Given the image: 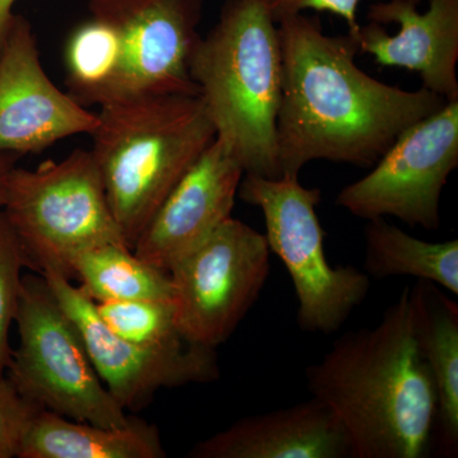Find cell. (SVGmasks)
Returning a JSON list of instances; mask_svg holds the SVG:
<instances>
[{
	"instance_id": "obj_3",
	"label": "cell",
	"mask_w": 458,
	"mask_h": 458,
	"mask_svg": "<svg viewBox=\"0 0 458 458\" xmlns=\"http://www.w3.org/2000/svg\"><path fill=\"white\" fill-rule=\"evenodd\" d=\"M208 114L245 174L280 177L276 119L283 87L278 25L264 0H227L190 60Z\"/></svg>"
},
{
	"instance_id": "obj_17",
	"label": "cell",
	"mask_w": 458,
	"mask_h": 458,
	"mask_svg": "<svg viewBox=\"0 0 458 458\" xmlns=\"http://www.w3.org/2000/svg\"><path fill=\"white\" fill-rule=\"evenodd\" d=\"M158 428L131 417L122 427H101L40 409L27 428L20 458H165Z\"/></svg>"
},
{
	"instance_id": "obj_20",
	"label": "cell",
	"mask_w": 458,
	"mask_h": 458,
	"mask_svg": "<svg viewBox=\"0 0 458 458\" xmlns=\"http://www.w3.org/2000/svg\"><path fill=\"white\" fill-rule=\"evenodd\" d=\"M122 40L101 18L78 27L66 45L65 63L72 98L80 104L106 101L122 66Z\"/></svg>"
},
{
	"instance_id": "obj_26",
	"label": "cell",
	"mask_w": 458,
	"mask_h": 458,
	"mask_svg": "<svg viewBox=\"0 0 458 458\" xmlns=\"http://www.w3.org/2000/svg\"><path fill=\"white\" fill-rule=\"evenodd\" d=\"M17 0H0V47H2L3 41H4L5 35L9 26H11L12 20H13V9L14 3Z\"/></svg>"
},
{
	"instance_id": "obj_21",
	"label": "cell",
	"mask_w": 458,
	"mask_h": 458,
	"mask_svg": "<svg viewBox=\"0 0 458 458\" xmlns=\"http://www.w3.org/2000/svg\"><path fill=\"white\" fill-rule=\"evenodd\" d=\"M99 318L116 335L146 346L186 342L172 301L138 300L96 303ZM189 342V340H188Z\"/></svg>"
},
{
	"instance_id": "obj_5",
	"label": "cell",
	"mask_w": 458,
	"mask_h": 458,
	"mask_svg": "<svg viewBox=\"0 0 458 458\" xmlns=\"http://www.w3.org/2000/svg\"><path fill=\"white\" fill-rule=\"evenodd\" d=\"M2 210L27 269L40 276L56 273L73 280L72 262L81 252L126 245L90 150H74L33 171L14 167Z\"/></svg>"
},
{
	"instance_id": "obj_8",
	"label": "cell",
	"mask_w": 458,
	"mask_h": 458,
	"mask_svg": "<svg viewBox=\"0 0 458 458\" xmlns=\"http://www.w3.org/2000/svg\"><path fill=\"white\" fill-rule=\"evenodd\" d=\"M264 233L229 216L170 270L177 327L189 342L216 349L260 297L270 276Z\"/></svg>"
},
{
	"instance_id": "obj_12",
	"label": "cell",
	"mask_w": 458,
	"mask_h": 458,
	"mask_svg": "<svg viewBox=\"0 0 458 458\" xmlns=\"http://www.w3.org/2000/svg\"><path fill=\"white\" fill-rule=\"evenodd\" d=\"M98 123V114L51 82L31 25L14 16L0 47V155L41 152Z\"/></svg>"
},
{
	"instance_id": "obj_11",
	"label": "cell",
	"mask_w": 458,
	"mask_h": 458,
	"mask_svg": "<svg viewBox=\"0 0 458 458\" xmlns=\"http://www.w3.org/2000/svg\"><path fill=\"white\" fill-rule=\"evenodd\" d=\"M201 5L203 0H92V16L113 25L122 40V66L105 102L159 93L199 95L190 60L200 38Z\"/></svg>"
},
{
	"instance_id": "obj_7",
	"label": "cell",
	"mask_w": 458,
	"mask_h": 458,
	"mask_svg": "<svg viewBox=\"0 0 458 458\" xmlns=\"http://www.w3.org/2000/svg\"><path fill=\"white\" fill-rule=\"evenodd\" d=\"M14 322L20 343L7 377L21 396L72 420L101 427L128 423L131 417L105 387L80 330L40 274L22 276Z\"/></svg>"
},
{
	"instance_id": "obj_10",
	"label": "cell",
	"mask_w": 458,
	"mask_h": 458,
	"mask_svg": "<svg viewBox=\"0 0 458 458\" xmlns=\"http://www.w3.org/2000/svg\"><path fill=\"white\" fill-rule=\"evenodd\" d=\"M42 276L80 330L105 387L123 409L144 408L162 388L209 384L221 376L216 349L188 340L167 346L128 342L105 324L96 303L71 279L56 273Z\"/></svg>"
},
{
	"instance_id": "obj_18",
	"label": "cell",
	"mask_w": 458,
	"mask_h": 458,
	"mask_svg": "<svg viewBox=\"0 0 458 458\" xmlns=\"http://www.w3.org/2000/svg\"><path fill=\"white\" fill-rule=\"evenodd\" d=\"M364 271L369 276H414L458 294V241L427 242L410 236L385 218L370 219L366 229Z\"/></svg>"
},
{
	"instance_id": "obj_22",
	"label": "cell",
	"mask_w": 458,
	"mask_h": 458,
	"mask_svg": "<svg viewBox=\"0 0 458 458\" xmlns=\"http://www.w3.org/2000/svg\"><path fill=\"white\" fill-rule=\"evenodd\" d=\"M25 255L13 229L0 209V376L7 373L12 352L9 331L16 321Z\"/></svg>"
},
{
	"instance_id": "obj_9",
	"label": "cell",
	"mask_w": 458,
	"mask_h": 458,
	"mask_svg": "<svg viewBox=\"0 0 458 458\" xmlns=\"http://www.w3.org/2000/svg\"><path fill=\"white\" fill-rule=\"evenodd\" d=\"M372 167L339 192L340 208L366 221L394 216L437 231L443 189L458 167V101L405 129Z\"/></svg>"
},
{
	"instance_id": "obj_19",
	"label": "cell",
	"mask_w": 458,
	"mask_h": 458,
	"mask_svg": "<svg viewBox=\"0 0 458 458\" xmlns=\"http://www.w3.org/2000/svg\"><path fill=\"white\" fill-rule=\"evenodd\" d=\"M72 279L95 303L172 301L170 274L140 260L126 245L86 250L72 262Z\"/></svg>"
},
{
	"instance_id": "obj_13",
	"label": "cell",
	"mask_w": 458,
	"mask_h": 458,
	"mask_svg": "<svg viewBox=\"0 0 458 458\" xmlns=\"http://www.w3.org/2000/svg\"><path fill=\"white\" fill-rule=\"evenodd\" d=\"M245 171L216 140L183 174L138 237L132 252L170 273L232 216Z\"/></svg>"
},
{
	"instance_id": "obj_24",
	"label": "cell",
	"mask_w": 458,
	"mask_h": 458,
	"mask_svg": "<svg viewBox=\"0 0 458 458\" xmlns=\"http://www.w3.org/2000/svg\"><path fill=\"white\" fill-rule=\"evenodd\" d=\"M361 0H264L276 22L282 18L295 16L304 11L327 12L343 18L348 26V35L354 36L360 30L357 12Z\"/></svg>"
},
{
	"instance_id": "obj_15",
	"label": "cell",
	"mask_w": 458,
	"mask_h": 458,
	"mask_svg": "<svg viewBox=\"0 0 458 458\" xmlns=\"http://www.w3.org/2000/svg\"><path fill=\"white\" fill-rule=\"evenodd\" d=\"M190 458H352L348 434L327 403L311 399L240 419L197 443Z\"/></svg>"
},
{
	"instance_id": "obj_23",
	"label": "cell",
	"mask_w": 458,
	"mask_h": 458,
	"mask_svg": "<svg viewBox=\"0 0 458 458\" xmlns=\"http://www.w3.org/2000/svg\"><path fill=\"white\" fill-rule=\"evenodd\" d=\"M40 409L21 396L7 376H0V458L17 457L27 428Z\"/></svg>"
},
{
	"instance_id": "obj_6",
	"label": "cell",
	"mask_w": 458,
	"mask_h": 458,
	"mask_svg": "<svg viewBox=\"0 0 458 458\" xmlns=\"http://www.w3.org/2000/svg\"><path fill=\"white\" fill-rule=\"evenodd\" d=\"M237 197L264 216L270 251L293 282L301 330L322 335L339 331L366 301L370 276L355 267L328 264L325 232L316 213L321 190L306 188L300 176L267 179L245 174Z\"/></svg>"
},
{
	"instance_id": "obj_2",
	"label": "cell",
	"mask_w": 458,
	"mask_h": 458,
	"mask_svg": "<svg viewBox=\"0 0 458 458\" xmlns=\"http://www.w3.org/2000/svg\"><path fill=\"white\" fill-rule=\"evenodd\" d=\"M306 378L335 412L352 458H427L438 447V396L415 337L410 286L375 327L340 336Z\"/></svg>"
},
{
	"instance_id": "obj_27",
	"label": "cell",
	"mask_w": 458,
	"mask_h": 458,
	"mask_svg": "<svg viewBox=\"0 0 458 458\" xmlns=\"http://www.w3.org/2000/svg\"><path fill=\"white\" fill-rule=\"evenodd\" d=\"M403 2L411 3V4L419 5V3L421 2V0H403Z\"/></svg>"
},
{
	"instance_id": "obj_4",
	"label": "cell",
	"mask_w": 458,
	"mask_h": 458,
	"mask_svg": "<svg viewBox=\"0 0 458 458\" xmlns=\"http://www.w3.org/2000/svg\"><path fill=\"white\" fill-rule=\"evenodd\" d=\"M90 149L126 245L216 140L200 95L159 93L99 105Z\"/></svg>"
},
{
	"instance_id": "obj_1",
	"label": "cell",
	"mask_w": 458,
	"mask_h": 458,
	"mask_svg": "<svg viewBox=\"0 0 458 458\" xmlns=\"http://www.w3.org/2000/svg\"><path fill=\"white\" fill-rule=\"evenodd\" d=\"M283 57L276 119L280 176L330 161L372 167L401 132L447 104L424 87L401 89L361 71L349 35L325 33L303 13L276 22Z\"/></svg>"
},
{
	"instance_id": "obj_16",
	"label": "cell",
	"mask_w": 458,
	"mask_h": 458,
	"mask_svg": "<svg viewBox=\"0 0 458 458\" xmlns=\"http://www.w3.org/2000/svg\"><path fill=\"white\" fill-rule=\"evenodd\" d=\"M419 349L432 372L438 396V450L458 454V304L441 286L418 280L410 288Z\"/></svg>"
},
{
	"instance_id": "obj_25",
	"label": "cell",
	"mask_w": 458,
	"mask_h": 458,
	"mask_svg": "<svg viewBox=\"0 0 458 458\" xmlns=\"http://www.w3.org/2000/svg\"><path fill=\"white\" fill-rule=\"evenodd\" d=\"M17 155H0V209L4 204L5 191H7L8 177L11 171L16 167Z\"/></svg>"
},
{
	"instance_id": "obj_14",
	"label": "cell",
	"mask_w": 458,
	"mask_h": 458,
	"mask_svg": "<svg viewBox=\"0 0 458 458\" xmlns=\"http://www.w3.org/2000/svg\"><path fill=\"white\" fill-rule=\"evenodd\" d=\"M367 17L369 25L349 35L360 54L415 72L421 87L458 101V0H429L423 13L411 3L387 0L370 5Z\"/></svg>"
}]
</instances>
